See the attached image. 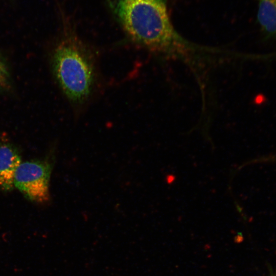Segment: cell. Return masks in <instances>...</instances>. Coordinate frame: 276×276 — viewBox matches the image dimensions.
Masks as SVG:
<instances>
[{"instance_id":"6da1fadb","label":"cell","mask_w":276,"mask_h":276,"mask_svg":"<svg viewBox=\"0 0 276 276\" xmlns=\"http://www.w3.org/2000/svg\"><path fill=\"white\" fill-rule=\"evenodd\" d=\"M129 37L152 51L172 52L185 41L174 30L167 0H107Z\"/></svg>"},{"instance_id":"7a4b0ae2","label":"cell","mask_w":276,"mask_h":276,"mask_svg":"<svg viewBox=\"0 0 276 276\" xmlns=\"http://www.w3.org/2000/svg\"><path fill=\"white\" fill-rule=\"evenodd\" d=\"M54 74L67 98L74 103L85 101L93 89L95 70L86 48L71 32H65L52 57Z\"/></svg>"},{"instance_id":"3957f363","label":"cell","mask_w":276,"mask_h":276,"mask_svg":"<svg viewBox=\"0 0 276 276\" xmlns=\"http://www.w3.org/2000/svg\"><path fill=\"white\" fill-rule=\"evenodd\" d=\"M52 168L49 159L21 163L15 174L14 185L29 200L39 203L47 202Z\"/></svg>"},{"instance_id":"277c9868","label":"cell","mask_w":276,"mask_h":276,"mask_svg":"<svg viewBox=\"0 0 276 276\" xmlns=\"http://www.w3.org/2000/svg\"><path fill=\"white\" fill-rule=\"evenodd\" d=\"M21 163L16 147L11 143H0V189L5 191L12 190L15 172Z\"/></svg>"},{"instance_id":"5b68a950","label":"cell","mask_w":276,"mask_h":276,"mask_svg":"<svg viewBox=\"0 0 276 276\" xmlns=\"http://www.w3.org/2000/svg\"><path fill=\"white\" fill-rule=\"evenodd\" d=\"M257 19L266 39L276 38V0H258Z\"/></svg>"},{"instance_id":"8992f818","label":"cell","mask_w":276,"mask_h":276,"mask_svg":"<svg viewBox=\"0 0 276 276\" xmlns=\"http://www.w3.org/2000/svg\"><path fill=\"white\" fill-rule=\"evenodd\" d=\"M10 76L8 67L0 54V91L7 90L10 86Z\"/></svg>"}]
</instances>
